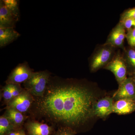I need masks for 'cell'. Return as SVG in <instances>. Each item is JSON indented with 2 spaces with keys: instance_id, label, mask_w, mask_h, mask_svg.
I'll list each match as a JSON object with an SVG mask.
<instances>
[{
  "instance_id": "obj_19",
  "label": "cell",
  "mask_w": 135,
  "mask_h": 135,
  "mask_svg": "<svg viewBox=\"0 0 135 135\" xmlns=\"http://www.w3.org/2000/svg\"><path fill=\"white\" fill-rule=\"evenodd\" d=\"M119 22L122 24L127 32L135 28V19L127 18Z\"/></svg>"
},
{
  "instance_id": "obj_16",
  "label": "cell",
  "mask_w": 135,
  "mask_h": 135,
  "mask_svg": "<svg viewBox=\"0 0 135 135\" xmlns=\"http://www.w3.org/2000/svg\"><path fill=\"white\" fill-rule=\"evenodd\" d=\"M5 6L13 15L17 22L20 19L19 1L18 0H3Z\"/></svg>"
},
{
  "instance_id": "obj_22",
  "label": "cell",
  "mask_w": 135,
  "mask_h": 135,
  "mask_svg": "<svg viewBox=\"0 0 135 135\" xmlns=\"http://www.w3.org/2000/svg\"><path fill=\"white\" fill-rule=\"evenodd\" d=\"M126 40L129 46L135 48V28L127 32Z\"/></svg>"
},
{
  "instance_id": "obj_17",
  "label": "cell",
  "mask_w": 135,
  "mask_h": 135,
  "mask_svg": "<svg viewBox=\"0 0 135 135\" xmlns=\"http://www.w3.org/2000/svg\"><path fill=\"white\" fill-rule=\"evenodd\" d=\"M16 128L3 114L0 117V135H7Z\"/></svg>"
},
{
  "instance_id": "obj_13",
  "label": "cell",
  "mask_w": 135,
  "mask_h": 135,
  "mask_svg": "<svg viewBox=\"0 0 135 135\" xmlns=\"http://www.w3.org/2000/svg\"><path fill=\"white\" fill-rule=\"evenodd\" d=\"M21 35L15 28H0V47L2 48L16 40Z\"/></svg>"
},
{
  "instance_id": "obj_24",
  "label": "cell",
  "mask_w": 135,
  "mask_h": 135,
  "mask_svg": "<svg viewBox=\"0 0 135 135\" xmlns=\"http://www.w3.org/2000/svg\"><path fill=\"white\" fill-rule=\"evenodd\" d=\"M7 135H26L23 131L20 130L12 131Z\"/></svg>"
},
{
  "instance_id": "obj_21",
  "label": "cell",
  "mask_w": 135,
  "mask_h": 135,
  "mask_svg": "<svg viewBox=\"0 0 135 135\" xmlns=\"http://www.w3.org/2000/svg\"><path fill=\"white\" fill-rule=\"evenodd\" d=\"M76 131L71 128L60 127L54 135H75Z\"/></svg>"
},
{
  "instance_id": "obj_23",
  "label": "cell",
  "mask_w": 135,
  "mask_h": 135,
  "mask_svg": "<svg viewBox=\"0 0 135 135\" xmlns=\"http://www.w3.org/2000/svg\"><path fill=\"white\" fill-rule=\"evenodd\" d=\"M10 84L11 88V92H12V97L13 98L16 97L18 96L25 89L22 88L20 86V84Z\"/></svg>"
},
{
  "instance_id": "obj_20",
  "label": "cell",
  "mask_w": 135,
  "mask_h": 135,
  "mask_svg": "<svg viewBox=\"0 0 135 135\" xmlns=\"http://www.w3.org/2000/svg\"><path fill=\"white\" fill-rule=\"evenodd\" d=\"M127 18L135 19V7L128 9L122 12L121 14L119 21Z\"/></svg>"
},
{
  "instance_id": "obj_8",
  "label": "cell",
  "mask_w": 135,
  "mask_h": 135,
  "mask_svg": "<svg viewBox=\"0 0 135 135\" xmlns=\"http://www.w3.org/2000/svg\"><path fill=\"white\" fill-rule=\"evenodd\" d=\"M126 29L121 22L113 28L107 37L105 43L108 44L118 49L123 50L125 48L124 42L126 39Z\"/></svg>"
},
{
  "instance_id": "obj_11",
  "label": "cell",
  "mask_w": 135,
  "mask_h": 135,
  "mask_svg": "<svg viewBox=\"0 0 135 135\" xmlns=\"http://www.w3.org/2000/svg\"><path fill=\"white\" fill-rule=\"evenodd\" d=\"M17 21L5 6L3 0L0 1V28H15Z\"/></svg>"
},
{
  "instance_id": "obj_18",
  "label": "cell",
  "mask_w": 135,
  "mask_h": 135,
  "mask_svg": "<svg viewBox=\"0 0 135 135\" xmlns=\"http://www.w3.org/2000/svg\"><path fill=\"white\" fill-rule=\"evenodd\" d=\"M2 97L6 104H7L13 98L10 84H6L2 89Z\"/></svg>"
},
{
  "instance_id": "obj_4",
  "label": "cell",
  "mask_w": 135,
  "mask_h": 135,
  "mask_svg": "<svg viewBox=\"0 0 135 135\" xmlns=\"http://www.w3.org/2000/svg\"><path fill=\"white\" fill-rule=\"evenodd\" d=\"M104 69L113 74L118 84H120L128 78L127 68L120 49H118L112 60Z\"/></svg>"
},
{
  "instance_id": "obj_1",
  "label": "cell",
  "mask_w": 135,
  "mask_h": 135,
  "mask_svg": "<svg viewBox=\"0 0 135 135\" xmlns=\"http://www.w3.org/2000/svg\"><path fill=\"white\" fill-rule=\"evenodd\" d=\"M89 82L50 77L43 96L34 97L32 113L50 123L74 129L92 118L98 100Z\"/></svg>"
},
{
  "instance_id": "obj_2",
  "label": "cell",
  "mask_w": 135,
  "mask_h": 135,
  "mask_svg": "<svg viewBox=\"0 0 135 135\" xmlns=\"http://www.w3.org/2000/svg\"><path fill=\"white\" fill-rule=\"evenodd\" d=\"M118 49L108 44L98 45L89 58L90 72H95L104 67L112 60Z\"/></svg>"
},
{
  "instance_id": "obj_7",
  "label": "cell",
  "mask_w": 135,
  "mask_h": 135,
  "mask_svg": "<svg viewBox=\"0 0 135 135\" xmlns=\"http://www.w3.org/2000/svg\"><path fill=\"white\" fill-rule=\"evenodd\" d=\"M114 103L113 98L109 96L98 99L92 107V118L97 117L102 119L106 118L113 113Z\"/></svg>"
},
{
  "instance_id": "obj_25",
  "label": "cell",
  "mask_w": 135,
  "mask_h": 135,
  "mask_svg": "<svg viewBox=\"0 0 135 135\" xmlns=\"http://www.w3.org/2000/svg\"><path fill=\"white\" fill-rule=\"evenodd\" d=\"M130 77H131V78H132L133 81H134V82L135 83V73L133 75H132V76H130Z\"/></svg>"
},
{
  "instance_id": "obj_9",
  "label": "cell",
  "mask_w": 135,
  "mask_h": 135,
  "mask_svg": "<svg viewBox=\"0 0 135 135\" xmlns=\"http://www.w3.org/2000/svg\"><path fill=\"white\" fill-rule=\"evenodd\" d=\"M114 100L128 99L135 101V83L131 77L119 84L118 89L114 94Z\"/></svg>"
},
{
  "instance_id": "obj_10",
  "label": "cell",
  "mask_w": 135,
  "mask_h": 135,
  "mask_svg": "<svg viewBox=\"0 0 135 135\" xmlns=\"http://www.w3.org/2000/svg\"><path fill=\"white\" fill-rule=\"evenodd\" d=\"M26 127L29 135H50L53 130L52 126L35 121L28 122Z\"/></svg>"
},
{
  "instance_id": "obj_3",
  "label": "cell",
  "mask_w": 135,
  "mask_h": 135,
  "mask_svg": "<svg viewBox=\"0 0 135 135\" xmlns=\"http://www.w3.org/2000/svg\"><path fill=\"white\" fill-rule=\"evenodd\" d=\"M50 75L47 71L34 72L30 78L24 83L25 89L35 97H42L46 91Z\"/></svg>"
},
{
  "instance_id": "obj_14",
  "label": "cell",
  "mask_w": 135,
  "mask_h": 135,
  "mask_svg": "<svg viewBox=\"0 0 135 135\" xmlns=\"http://www.w3.org/2000/svg\"><path fill=\"white\" fill-rule=\"evenodd\" d=\"M122 53L127 68L128 75L130 77L135 73V48L125 47Z\"/></svg>"
},
{
  "instance_id": "obj_15",
  "label": "cell",
  "mask_w": 135,
  "mask_h": 135,
  "mask_svg": "<svg viewBox=\"0 0 135 135\" xmlns=\"http://www.w3.org/2000/svg\"><path fill=\"white\" fill-rule=\"evenodd\" d=\"M4 115L16 128L22 126L26 119L23 113L13 109H6Z\"/></svg>"
},
{
  "instance_id": "obj_12",
  "label": "cell",
  "mask_w": 135,
  "mask_h": 135,
  "mask_svg": "<svg viewBox=\"0 0 135 135\" xmlns=\"http://www.w3.org/2000/svg\"><path fill=\"white\" fill-rule=\"evenodd\" d=\"M135 111V101L128 99H121L114 102L113 113L119 115L128 114Z\"/></svg>"
},
{
  "instance_id": "obj_5",
  "label": "cell",
  "mask_w": 135,
  "mask_h": 135,
  "mask_svg": "<svg viewBox=\"0 0 135 135\" xmlns=\"http://www.w3.org/2000/svg\"><path fill=\"white\" fill-rule=\"evenodd\" d=\"M34 100L33 96L25 89L19 95L7 104L6 109H15L24 113L31 109Z\"/></svg>"
},
{
  "instance_id": "obj_6",
  "label": "cell",
  "mask_w": 135,
  "mask_h": 135,
  "mask_svg": "<svg viewBox=\"0 0 135 135\" xmlns=\"http://www.w3.org/2000/svg\"><path fill=\"white\" fill-rule=\"evenodd\" d=\"M34 72L27 62L20 64L13 69L8 77L6 84H20L30 78Z\"/></svg>"
}]
</instances>
